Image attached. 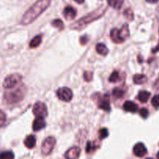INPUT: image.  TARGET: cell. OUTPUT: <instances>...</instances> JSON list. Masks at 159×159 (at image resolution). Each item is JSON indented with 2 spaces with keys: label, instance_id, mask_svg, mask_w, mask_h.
<instances>
[{
  "label": "cell",
  "instance_id": "obj_1",
  "mask_svg": "<svg viewBox=\"0 0 159 159\" xmlns=\"http://www.w3.org/2000/svg\"><path fill=\"white\" fill-rule=\"evenodd\" d=\"M51 0H37L26 10L21 19V24L28 25L33 23L40 14L43 13L51 4Z\"/></svg>",
  "mask_w": 159,
  "mask_h": 159
},
{
  "label": "cell",
  "instance_id": "obj_2",
  "mask_svg": "<svg viewBox=\"0 0 159 159\" xmlns=\"http://www.w3.org/2000/svg\"><path fill=\"white\" fill-rule=\"evenodd\" d=\"M106 12L105 8H100V9H98L96 10L93 11V12H90L88 15L85 16L84 17H82V19L78 20L77 22L72 24L71 26V28L75 30H80L82 28L85 27L88 24H89L92 22H94L95 20H98L99 18H100L102 15L104 14V12Z\"/></svg>",
  "mask_w": 159,
  "mask_h": 159
},
{
  "label": "cell",
  "instance_id": "obj_3",
  "mask_svg": "<svg viewBox=\"0 0 159 159\" xmlns=\"http://www.w3.org/2000/svg\"><path fill=\"white\" fill-rule=\"evenodd\" d=\"M26 88L24 85L18 87L12 91L6 92L4 94V99L7 103L13 104L23 100L26 94Z\"/></svg>",
  "mask_w": 159,
  "mask_h": 159
},
{
  "label": "cell",
  "instance_id": "obj_4",
  "mask_svg": "<svg viewBox=\"0 0 159 159\" xmlns=\"http://www.w3.org/2000/svg\"><path fill=\"white\" fill-rule=\"evenodd\" d=\"M22 76L20 74H12L8 75L3 82V87L7 89L15 88L21 82Z\"/></svg>",
  "mask_w": 159,
  "mask_h": 159
},
{
  "label": "cell",
  "instance_id": "obj_5",
  "mask_svg": "<svg viewBox=\"0 0 159 159\" xmlns=\"http://www.w3.org/2000/svg\"><path fill=\"white\" fill-rule=\"evenodd\" d=\"M97 106L99 109L104 110V111L109 112L111 110V107H110V96L107 94L106 95H100L97 94Z\"/></svg>",
  "mask_w": 159,
  "mask_h": 159
},
{
  "label": "cell",
  "instance_id": "obj_6",
  "mask_svg": "<svg viewBox=\"0 0 159 159\" xmlns=\"http://www.w3.org/2000/svg\"><path fill=\"white\" fill-rule=\"evenodd\" d=\"M56 144L55 138L53 137H48L42 143L41 152L43 155H48L51 154L52 150L54 149V145Z\"/></svg>",
  "mask_w": 159,
  "mask_h": 159
},
{
  "label": "cell",
  "instance_id": "obj_7",
  "mask_svg": "<svg viewBox=\"0 0 159 159\" xmlns=\"http://www.w3.org/2000/svg\"><path fill=\"white\" fill-rule=\"evenodd\" d=\"M57 96L60 100L64 102H69L72 99L73 93L72 91L68 87H62L57 89Z\"/></svg>",
  "mask_w": 159,
  "mask_h": 159
},
{
  "label": "cell",
  "instance_id": "obj_8",
  "mask_svg": "<svg viewBox=\"0 0 159 159\" xmlns=\"http://www.w3.org/2000/svg\"><path fill=\"white\" fill-rule=\"evenodd\" d=\"M33 113L37 117H46L48 116V108L46 105L41 102H37L34 104Z\"/></svg>",
  "mask_w": 159,
  "mask_h": 159
},
{
  "label": "cell",
  "instance_id": "obj_9",
  "mask_svg": "<svg viewBox=\"0 0 159 159\" xmlns=\"http://www.w3.org/2000/svg\"><path fill=\"white\" fill-rule=\"evenodd\" d=\"M133 152L134 155H136L138 158H142L148 153L147 148L143 143H138L137 144H135Z\"/></svg>",
  "mask_w": 159,
  "mask_h": 159
},
{
  "label": "cell",
  "instance_id": "obj_10",
  "mask_svg": "<svg viewBox=\"0 0 159 159\" xmlns=\"http://www.w3.org/2000/svg\"><path fill=\"white\" fill-rule=\"evenodd\" d=\"M81 154L80 148L75 146L68 149L65 154V159H77Z\"/></svg>",
  "mask_w": 159,
  "mask_h": 159
},
{
  "label": "cell",
  "instance_id": "obj_11",
  "mask_svg": "<svg viewBox=\"0 0 159 159\" xmlns=\"http://www.w3.org/2000/svg\"><path fill=\"white\" fill-rule=\"evenodd\" d=\"M76 14H77L76 9L71 6H66L63 10L64 17H65L67 20H74L75 17L76 16Z\"/></svg>",
  "mask_w": 159,
  "mask_h": 159
},
{
  "label": "cell",
  "instance_id": "obj_12",
  "mask_svg": "<svg viewBox=\"0 0 159 159\" xmlns=\"http://www.w3.org/2000/svg\"><path fill=\"white\" fill-rule=\"evenodd\" d=\"M33 130L34 131H39L46 127V122L44 118L43 117H36V119L33 123Z\"/></svg>",
  "mask_w": 159,
  "mask_h": 159
},
{
  "label": "cell",
  "instance_id": "obj_13",
  "mask_svg": "<svg viewBox=\"0 0 159 159\" xmlns=\"http://www.w3.org/2000/svg\"><path fill=\"white\" fill-rule=\"evenodd\" d=\"M124 110L126 112H130V113H136L138 110V107L137 104H135L134 102H132V101H126L124 104V107H123Z\"/></svg>",
  "mask_w": 159,
  "mask_h": 159
},
{
  "label": "cell",
  "instance_id": "obj_14",
  "mask_svg": "<svg viewBox=\"0 0 159 159\" xmlns=\"http://www.w3.org/2000/svg\"><path fill=\"white\" fill-rule=\"evenodd\" d=\"M110 37H111L112 40L116 43H121L124 42L123 39L121 38L120 34V30L118 29H113L110 32Z\"/></svg>",
  "mask_w": 159,
  "mask_h": 159
},
{
  "label": "cell",
  "instance_id": "obj_15",
  "mask_svg": "<svg viewBox=\"0 0 159 159\" xmlns=\"http://www.w3.org/2000/svg\"><path fill=\"white\" fill-rule=\"evenodd\" d=\"M36 144V138L34 135H29L26 137L24 140V145L26 146L27 148L32 149L34 148V146Z\"/></svg>",
  "mask_w": 159,
  "mask_h": 159
},
{
  "label": "cell",
  "instance_id": "obj_16",
  "mask_svg": "<svg viewBox=\"0 0 159 159\" xmlns=\"http://www.w3.org/2000/svg\"><path fill=\"white\" fill-rule=\"evenodd\" d=\"M148 79L147 76L144 75H135L133 77V81L135 84L137 85H141V84H144L147 82Z\"/></svg>",
  "mask_w": 159,
  "mask_h": 159
},
{
  "label": "cell",
  "instance_id": "obj_17",
  "mask_svg": "<svg viewBox=\"0 0 159 159\" xmlns=\"http://www.w3.org/2000/svg\"><path fill=\"white\" fill-rule=\"evenodd\" d=\"M151 93L148 91H140L138 93V98L140 102H147L150 98Z\"/></svg>",
  "mask_w": 159,
  "mask_h": 159
},
{
  "label": "cell",
  "instance_id": "obj_18",
  "mask_svg": "<svg viewBox=\"0 0 159 159\" xmlns=\"http://www.w3.org/2000/svg\"><path fill=\"white\" fill-rule=\"evenodd\" d=\"M107 2L115 9H120L124 5V0H107Z\"/></svg>",
  "mask_w": 159,
  "mask_h": 159
},
{
  "label": "cell",
  "instance_id": "obj_19",
  "mask_svg": "<svg viewBox=\"0 0 159 159\" xmlns=\"http://www.w3.org/2000/svg\"><path fill=\"white\" fill-rule=\"evenodd\" d=\"M96 49L98 54H101V55H107L109 52L108 48L104 43H98L96 47Z\"/></svg>",
  "mask_w": 159,
  "mask_h": 159
},
{
  "label": "cell",
  "instance_id": "obj_20",
  "mask_svg": "<svg viewBox=\"0 0 159 159\" xmlns=\"http://www.w3.org/2000/svg\"><path fill=\"white\" fill-rule=\"evenodd\" d=\"M120 34L121 38L123 39L124 41L129 37V36H130V31H129L128 25L124 24V26H122L121 30H120Z\"/></svg>",
  "mask_w": 159,
  "mask_h": 159
},
{
  "label": "cell",
  "instance_id": "obj_21",
  "mask_svg": "<svg viewBox=\"0 0 159 159\" xmlns=\"http://www.w3.org/2000/svg\"><path fill=\"white\" fill-rule=\"evenodd\" d=\"M41 41H42L41 36H40V35L36 36V37H34V38L31 40L30 43V44H29L30 48H37V47H38L39 45L41 43Z\"/></svg>",
  "mask_w": 159,
  "mask_h": 159
},
{
  "label": "cell",
  "instance_id": "obj_22",
  "mask_svg": "<svg viewBox=\"0 0 159 159\" xmlns=\"http://www.w3.org/2000/svg\"><path fill=\"white\" fill-rule=\"evenodd\" d=\"M120 80V74L117 71H113L111 75L110 76V78H109V81L110 82H113V83L119 82Z\"/></svg>",
  "mask_w": 159,
  "mask_h": 159
},
{
  "label": "cell",
  "instance_id": "obj_23",
  "mask_svg": "<svg viewBox=\"0 0 159 159\" xmlns=\"http://www.w3.org/2000/svg\"><path fill=\"white\" fill-rule=\"evenodd\" d=\"M0 159H14V154L12 152H4L0 153Z\"/></svg>",
  "mask_w": 159,
  "mask_h": 159
},
{
  "label": "cell",
  "instance_id": "obj_24",
  "mask_svg": "<svg viewBox=\"0 0 159 159\" xmlns=\"http://www.w3.org/2000/svg\"><path fill=\"white\" fill-rule=\"evenodd\" d=\"M98 148V145H96V143H92L90 141H89L86 144V148H85V152L87 153H90V152H93V151L96 150Z\"/></svg>",
  "mask_w": 159,
  "mask_h": 159
},
{
  "label": "cell",
  "instance_id": "obj_25",
  "mask_svg": "<svg viewBox=\"0 0 159 159\" xmlns=\"http://www.w3.org/2000/svg\"><path fill=\"white\" fill-rule=\"evenodd\" d=\"M124 95V91L120 88H115L113 90V96L116 98H122Z\"/></svg>",
  "mask_w": 159,
  "mask_h": 159
},
{
  "label": "cell",
  "instance_id": "obj_26",
  "mask_svg": "<svg viewBox=\"0 0 159 159\" xmlns=\"http://www.w3.org/2000/svg\"><path fill=\"white\" fill-rule=\"evenodd\" d=\"M51 25H52V26H54V27L57 28L58 30H63L64 28V23L61 20H53L52 23H51Z\"/></svg>",
  "mask_w": 159,
  "mask_h": 159
},
{
  "label": "cell",
  "instance_id": "obj_27",
  "mask_svg": "<svg viewBox=\"0 0 159 159\" xmlns=\"http://www.w3.org/2000/svg\"><path fill=\"white\" fill-rule=\"evenodd\" d=\"M108 135H109V132L107 128H101L100 130H99V137L100 140H102L104 139V138H107Z\"/></svg>",
  "mask_w": 159,
  "mask_h": 159
},
{
  "label": "cell",
  "instance_id": "obj_28",
  "mask_svg": "<svg viewBox=\"0 0 159 159\" xmlns=\"http://www.w3.org/2000/svg\"><path fill=\"white\" fill-rule=\"evenodd\" d=\"M124 15L128 20H132L134 19L133 12L130 9H127L124 12Z\"/></svg>",
  "mask_w": 159,
  "mask_h": 159
},
{
  "label": "cell",
  "instance_id": "obj_29",
  "mask_svg": "<svg viewBox=\"0 0 159 159\" xmlns=\"http://www.w3.org/2000/svg\"><path fill=\"white\" fill-rule=\"evenodd\" d=\"M152 104L155 108H159V94L156 95L152 98Z\"/></svg>",
  "mask_w": 159,
  "mask_h": 159
},
{
  "label": "cell",
  "instance_id": "obj_30",
  "mask_svg": "<svg viewBox=\"0 0 159 159\" xmlns=\"http://www.w3.org/2000/svg\"><path fill=\"white\" fill-rule=\"evenodd\" d=\"M93 73L91 71H85L84 73V79L86 82H91L93 80Z\"/></svg>",
  "mask_w": 159,
  "mask_h": 159
},
{
  "label": "cell",
  "instance_id": "obj_31",
  "mask_svg": "<svg viewBox=\"0 0 159 159\" xmlns=\"http://www.w3.org/2000/svg\"><path fill=\"white\" fill-rule=\"evenodd\" d=\"M139 114H140V116H141V117H143V118H144V119H145V118H147L148 116L149 112H148V110H147V109L142 108L141 110H140Z\"/></svg>",
  "mask_w": 159,
  "mask_h": 159
},
{
  "label": "cell",
  "instance_id": "obj_32",
  "mask_svg": "<svg viewBox=\"0 0 159 159\" xmlns=\"http://www.w3.org/2000/svg\"><path fill=\"white\" fill-rule=\"evenodd\" d=\"M6 114H5L2 111L0 110V127H2L3 124H5V122H6Z\"/></svg>",
  "mask_w": 159,
  "mask_h": 159
},
{
  "label": "cell",
  "instance_id": "obj_33",
  "mask_svg": "<svg viewBox=\"0 0 159 159\" xmlns=\"http://www.w3.org/2000/svg\"><path fill=\"white\" fill-rule=\"evenodd\" d=\"M87 41H88V37H87L85 35L83 36V37H82L80 38V42L82 45L85 44V43H87Z\"/></svg>",
  "mask_w": 159,
  "mask_h": 159
},
{
  "label": "cell",
  "instance_id": "obj_34",
  "mask_svg": "<svg viewBox=\"0 0 159 159\" xmlns=\"http://www.w3.org/2000/svg\"><path fill=\"white\" fill-rule=\"evenodd\" d=\"M155 89H159V77H158V79H157L156 82H155Z\"/></svg>",
  "mask_w": 159,
  "mask_h": 159
},
{
  "label": "cell",
  "instance_id": "obj_35",
  "mask_svg": "<svg viewBox=\"0 0 159 159\" xmlns=\"http://www.w3.org/2000/svg\"><path fill=\"white\" fill-rule=\"evenodd\" d=\"M158 51H159V43H158V46L155 47V48L152 50V53H156V52H158Z\"/></svg>",
  "mask_w": 159,
  "mask_h": 159
},
{
  "label": "cell",
  "instance_id": "obj_36",
  "mask_svg": "<svg viewBox=\"0 0 159 159\" xmlns=\"http://www.w3.org/2000/svg\"><path fill=\"white\" fill-rule=\"evenodd\" d=\"M146 1L149 3H156L158 2L159 0H146Z\"/></svg>",
  "mask_w": 159,
  "mask_h": 159
},
{
  "label": "cell",
  "instance_id": "obj_37",
  "mask_svg": "<svg viewBox=\"0 0 159 159\" xmlns=\"http://www.w3.org/2000/svg\"><path fill=\"white\" fill-rule=\"evenodd\" d=\"M75 2H76L77 3H79V4H82V3H83L84 2H85V0H74Z\"/></svg>",
  "mask_w": 159,
  "mask_h": 159
},
{
  "label": "cell",
  "instance_id": "obj_38",
  "mask_svg": "<svg viewBox=\"0 0 159 159\" xmlns=\"http://www.w3.org/2000/svg\"><path fill=\"white\" fill-rule=\"evenodd\" d=\"M157 158H158V159H159V152L157 154Z\"/></svg>",
  "mask_w": 159,
  "mask_h": 159
},
{
  "label": "cell",
  "instance_id": "obj_39",
  "mask_svg": "<svg viewBox=\"0 0 159 159\" xmlns=\"http://www.w3.org/2000/svg\"><path fill=\"white\" fill-rule=\"evenodd\" d=\"M146 159H153V158H146Z\"/></svg>",
  "mask_w": 159,
  "mask_h": 159
},
{
  "label": "cell",
  "instance_id": "obj_40",
  "mask_svg": "<svg viewBox=\"0 0 159 159\" xmlns=\"http://www.w3.org/2000/svg\"><path fill=\"white\" fill-rule=\"evenodd\" d=\"M158 12H159V7H158Z\"/></svg>",
  "mask_w": 159,
  "mask_h": 159
},
{
  "label": "cell",
  "instance_id": "obj_41",
  "mask_svg": "<svg viewBox=\"0 0 159 159\" xmlns=\"http://www.w3.org/2000/svg\"><path fill=\"white\" fill-rule=\"evenodd\" d=\"M158 33H159V30H158Z\"/></svg>",
  "mask_w": 159,
  "mask_h": 159
}]
</instances>
